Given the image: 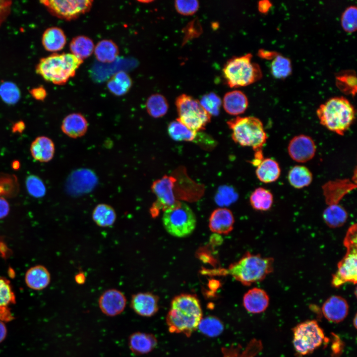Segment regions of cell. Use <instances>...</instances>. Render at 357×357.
Here are the masks:
<instances>
[{"instance_id":"6da1fadb","label":"cell","mask_w":357,"mask_h":357,"mask_svg":"<svg viewBox=\"0 0 357 357\" xmlns=\"http://www.w3.org/2000/svg\"><path fill=\"white\" fill-rule=\"evenodd\" d=\"M202 319V311L198 298L194 295L182 294L175 297L166 317L169 330L182 333L187 337L198 329Z\"/></svg>"},{"instance_id":"7a4b0ae2","label":"cell","mask_w":357,"mask_h":357,"mask_svg":"<svg viewBox=\"0 0 357 357\" xmlns=\"http://www.w3.org/2000/svg\"><path fill=\"white\" fill-rule=\"evenodd\" d=\"M316 113L323 126L340 135H343L348 130L355 118L354 107L343 97L329 99L320 105Z\"/></svg>"},{"instance_id":"3957f363","label":"cell","mask_w":357,"mask_h":357,"mask_svg":"<svg viewBox=\"0 0 357 357\" xmlns=\"http://www.w3.org/2000/svg\"><path fill=\"white\" fill-rule=\"evenodd\" d=\"M83 62L71 53L54 54L41 59L36 72L45 80L56 85H63L73 77Z\"/></svg>"},{"instance_id":"277c9868","label":"cell","mask_w":357,"mask_h":357,"mask_svg":"<svg viewBox=\"0 0 357 357\" xmlns=\"http://www.w3.org/2000/svg\"><path fill=\"white\" fill-rule=\"evenodd\" d=\"M274 258L246 252L227 270L236 280L244 286L263 281L273 271Z\"/></svg>"},{"instance_id":"5b68a950","label":"cell","mask_w":357,"mask_h":357,"mask_svg":"<svg viewBox=\"0 0 357 357\" xmlns=\"http://www.w3.org/2000/svg\"><path fill=\"white\" fill-rule=\"evenodd\" d=\"M232 130V138L243 147H252L255 152L262 151L267 135L263 123L254 117H237L227 121Z\"/></svg>"},{"instance_id":"8992f818","label":"cell","mask_w":357,"mask_h":357,"mask_svg":"<svg viewBox=\"0 0 357 357\" xmlns=\"http://www.w3.org/2000/svg\"><path fill=\"white\" fill-rule=\"evenodd\" d=\"M357 226L356 224L348 229L343 244L347 249L344 257L338 262L337 270L333 274L331 285L338 288L349 283L357 282Z\"/></svg>"},{"instance_id":"52a82bcc","label":"cell","mask_w":357,"mask_h":357,"mask_svg":"<svg viewBox=\"0 0 357 357\" xmlns=\"http://www.w3.org/2000/svg\"><path fill=\"white\" fill-rule=\"evenodd\" d=\"M251 58L252 55L247 54L233 57L227 61L223 73L229 87L246 86L261 78L260 68L257 64L252 62Z\"/></svg>"},{"instance_id":"ba28073f","label":"cell","mask_w":357,"mask_h":357,"mask_svg":"<svg viewBox=\"0 0 357 357\" xmlns=\"http://www.w3.org/2000/svg\"><path fill=\"white\" fill-rule=\"evenodd\" d=\"M162 221L166 231L177 238L188 236L196 225V217L192 209L186 203L179 201L164 211Z\"/></svg>"},{"instance_id":"9c48e42d","label":"cell","mask_w":357,"mask_h":357,"mask_svg":"<svg viewBox=\"0 0 357 357\" xmlns=\"http://www.w3.org/2000/svg\"><path fill=\"white\" fill-rule=\"evenodd\" d=\"M178 120L187 128L198 132L205 129L211 116L204 109L199 101L182 94L176 100Z\"/></svg>"},{"instance_id":"30bf717a","label":"cell","mask_w":357,"mask_h":357,"mask_svg":"<svg viewBox=\"0 0 357 357\" xmlns=\"http://www.w3.org/2000/svg\"><path fill=\"white\" fill-rule=\"evenodd\" d=\"M293 345L296 352L301 356L312 353L322 344L323 330L314 320L301 322L293 329Z\"/></svg>"},{"instance_id":"8fae6325","label":"cell","mask_w":357,"mask_h":357,"mask_svg":"<svg viewBox=\"0 0 357 357\" xmlns=\"http://www.w3.org/2000/svg\"><path fill=\"white\" fill-rule=\"evenodd\" d=\"M43 4L53 15L64 20L74 19L91 9L93 0H47Z\"/></svg>"},{"instance_id":"7c38bea8","label":"cell","mask_w":357,"mask_h":357,"mask_svg":"<svg viewBox=\"0 0 357 357\" xmlns=\"http://www.w3.org/2000/svg\"><path fill=\"white\" fill-rule=\"evenodd\" d=\"M177 179L171 176L165 175L152 183L151 189L156 195L157 200L151 208V213L155 216L160 210H165L177 202L174 192Z\"/></svg>"},{"instance_id":"4fadbf2b","label":"cell","mask_w":357,"mask_h":357,"mask_svg":"<svg viewBox=\"0 0 357 357\" xmlns=\"http://www.w3.org/2000/svg\"><path fill=\"white\" fill-rule=\"evenodd\" d=\"M316 150V145L312 138L304 134L294 136L288 146L289 156L298 163H305L311 160Z\"/></svg>"},{"instance_id":"5bb4252c","label":"cell","mask_w":357,"mask_h":357,"mask_svg":"<svg viewBox=\"0 0 357 357\" xmlns=\"http://www.w3.org/2000/svg\"><path fill=\"white\" fill-rule=\"evenodd\" d=\"M98 303L103 313L108 316L114 317L120 314L124 310L126 298L121 291L111 289L102 294Z\"/></svg>"},{"instance_id":"9a60e30c","label":"cell","mask_w":357,"mask_h":357,"mask_svg":"<svg viewBox=\"0 0 357 357\" xmlns=\"http://www.w3.org/2000/svg\"><path fill=\"white\" fill-rule=\"evenodd\" d=\"M356 187V183L347 178L337 179L326 182L322 186L326 204L328 206L338 204L346 194Z\"/></svg>"},{"instance_id":"2e32d148","label":"cell","mask_w":357,"mask_h":357,"mask_svg":"<svg viewBox=\"0 0 357 357\" xmlns=\"http://www.w3.org/2000/svg\"><path fill=\"white\" fill-rule=\"evenodd\" d=\"M159 297L150 292H140L132 296L130 306L138 315L151 317L159 310Z\"/></svg>"},{"instance_id":"e0dca14e","label":"cell","mask_w":357,"mask_h":357,"mask_svg":"<svg viewBox=\"0 0 357 357\" xmlns=\"http://www.w3.org/2000/svg\"><path fill=\"white\" fill-rule=\"evenodd\" d=\"M322 312L329 321L339 323L343 321L349 312L347 301L339 296H332L327 298L322 307Z\"/></svg>"},{"instance_id":"ac0fdd59","label":"cell","mask_w":357,"mask_h":357,"mask_svg":"<svg viewBox=\"0 0 357 357\" xmlns=\"http://www.w3.org/2000/svg\"><path fill=\"white\" fill-rule=\"evenodd\" d=\"M234 223L235 219L231 211L226 208H219L211 213L209 227L214 233L227 235L233 231Z\"/></svg>"},{"instance_id":"d6986e66","label":"cell","mask_w":357,"mask_h":357,"mask_svg":"<svg viewBox=\"0 0 357 357\" xmlns=\"http://www.w3.org/2000/svg\"><path fill=\"white\" fill-rule=\"evenodd\" d=\"M269 297L263 289L253 288L243 296V305L245 309L251 313H260L268 307Z\"/></svg>"},{"instance_id":"ffe728a7","label":"cell","mask_w":357,"mask_h":357,"mask_svg":"<svg viewBox=\"0 0 357 357\" xmlns=\"http://www.w3.org/2000/svg\"><path fill=\"white\" fill-rule=\"evenodd\" d=\"M157 345V340L152 334L136 332L128 339L130 350L135 355H142L152 352Z\"/></svg>"},{"instance_id":"44dd1931","label":"cell","mask_w":357,"mask_h":357,"mask_svg":"<svg viewBox=\"0 0 357 357\" xmlns=\"http://www.w3.org/2000/svg\"><path fill=\"white\" fill-rule=\"evenodd\" d=\"M88 127V121L83 115L79 113L68 115L63 119L61 124L62 131L72 138L84 135Z\"/></svg>"},{"instance_id":"7402d4cb","label":"cell","mask_w":357,"mask_h":357,"mask_svg":"<svg viewBox=\"0 0 357 357\" xmlns=\"http://www.w3.org/2000/svg\"><path fill=\"white\" fill-rule=\"evenodd\" d=\"M30 151L35 160L40 162H48L54 157L55 144L53 140L47 136H38L31 143Z\"/></svg>"},{"instance_id":"603a6c76","label":"cell","mask_w":357,"mask_h":357,"mask_svg":"<svg viewBox=\"0 0 357 357\" xmlns=\"http://www.w3.org/2000/svg\"><path fill=\"white\" fill-rule=\"evenodd\" d=\"M222 104L225 111L228 114L237 116L245 111L248 102L246 96L242 92L234 90L225 94Z\"/></svg>"},{"instance_id":"cb8c5ba5","label":"cell","mask_w":357,"mask_h":357,"mask_svg":"<svg viewBox=\"0 0 357 357\" xmlns=\"http://www.w3.org/2000/svg\"><path fill=\"white\" fill-rule=\"evenodd\" d=\"M51 281L50 274L44 266L38 265L30 268L26 272L25 282L26 285L34 290L46 288Z\"/></svg>"},{"instance_id":"d4e9b609","label":"cell","mask_w":357,"mask_h":357,"mask_svg":"<svg viewBox=\"0 0 357 357\" xmlns=\"http://www.w3.org/2000/svg\"><path fill=\"white\" fill-rule=\"evenodd\" d=\"M66 42L63 31L58 27L47 28L44 32L42 43L44 49L49 52H56L61 50Z\"/></svg>"},{"instance_id":"484cf974","label":"cell","mask_w":357,"mask_h":357,"mask_svg":"<svg viewBox=\"0 0 357 357\" xmlns=\"http://www.w3.org/2000/svg\"><path fill=\"white\" fill-rule=\"evenodd\" d=\"M15 298L9 281L0 277V319L3 321H10L13 316L9 306L14 303Z\"/></svg>"},{"instance_id":"4316f807","label":"cell","mask_w":357,"mask_h":357,"mask_svg":"<svg viewBox=\"0 0 357 357\" xmlns=\"http://www.w3.org/2000/svg\"><path fill=\"white\" fill-rule=\"evenodd\" d=\"M256 175L262 182L268 183L277 180L281 174L278 163L271 158H264L257 166Z\"/></svg>"},{"instance_id":"83f0119b","label":"cell","mask_w":357,"mask_h":357,"mask_svg":"<svg viewBox=\"0 0 357 357\" xmlns=\"http://www.w3.org/2000/svg\"><path fill=\"white\" fill-rule=\"evenodd\" d=\"M92 218L95 224L101 227L112 226L117 219V214L114 208L105 203H100L94 208Z\"/></svg>"},{"instance_id":"f1b7e54d","label":"cell","mask_w":357,"mask_h":357,"mask_svg":"<svg viewBox=\"0 0 357 357\" xmlns=\"http://www.w3.org/2000/svg\"><path fill=\"white\" fill-rule=\"evenodd\" d=\"M94 52L98 61L103 63H111L118 56L119 51L118 46L113 41L104 39L97 43Z\"/></svg>"},{"instance_id":"f546056e","label":"cell","mask_w":357,"mask_h":357,"mask_svg":"<svg viewBox=\"0 0 357 357\" xmlns=\"http://www.w3.org/2000/svg\"><path fill=\"white\" fill-rule=\"evenodd\" d=\"M323 219L325 224L331 228L343 226L348 219V213L345 209L338 204L328 205L324 210Z\"/></svg>"},{"instance_id":"4dcf8cb0","label":"cell","mask_w":357,"mask_h":357,"mask_svg":"<svg viewBox=\"0 0 357 357\" xmlns=\"http://www.w3.org/2000/svg\"><path fill=\"white\" fill-rule=\"evenodd\" d=\"M94 48L92 40L84 35L74 37L69 44L71 54L82 60L90 57L94 52Z\"/></svg>"},{"instance_id":"1f68e13d","label":"cell","mask_w":357,"mask_h":357,"mask_svg":"<svg viewBox=\"0 0 357 357\" xmlns=\"http://www.w3.org/2000/svg\"><path fill=\"white\" fill-rule=\"evenodd\" d=\"M288 178L292 186L300 189L310 185L313 176L311 171L305 166L296 165L289 171Z\"/></svg>"},{"instance_id":"d6a6232c","label":"cell","mask_w":357,"mask_h":357,"mask_svg":"<svg viewBox=\"0 0 357 357\" xmlns=\"http://www.w3.org/2000/svg\"><path fill=\"white\" fill-rule=\"evenodd\" d=\"M132 80L128 74L120 71L115 73L107 82L109 90L114 95H125L132 86Z\"/></svg>"},{"instance_id":"836d02e7","label":"cell","mask_w":357,"mask_h":357,"mask_svg":"<svg viewBox=\"0 0 357 357\" xmlns=\"http://www.w3.org/2000/svg\"><path fill=\"white\" fill-rule=\"evenodd\" d=\"M249 200L254 209L265 211L271 208L273 203V196L269 190L260 187L252 192Z\"/></svg>"},{"instance_id":"e575fe53","label":"cell","mask_w":357,"mask_h":357,"mask_svg":"<svg viewBox=\"0 0 357 357\" xmlns=\"http://www.w3.org/2000/svg\"><path fill=\"white\" fill-rule=\"evenodd\" d=\"M145 107L148 114L154 118H159L165 116L169 109L166 98L158 93L150 96L147 99Z\"/></svg>"},{"instance_id":"d590c367","label":"cell","mask_w":357,"mask_h":357,"mask_svg":"<svg viewBox=\"0 0 357 357\" xmlns=\"http://www.w3.org/2000/svg\"><path fill=\"white\" fill-rule=\"evenodd\" d=\"M168 132L172 139L178 141H192L197 136V132L187 128L178 120L170 122Z\"/></svg>"},{"instance_id":"8d00e7d4","label":"cell","mask_w":357,"mask_h":357,"mask_svg":"<svg viewBox=\"0 0 357 357\" xmlns=\"http://www.w3.org/2000/svg\"><path fill=\"white\" fill-rule=\"evenodd\" d=\"M198 328L203 334L214 337L222 333L224 326L218 318L210 316L204 318H202Z\"/></svg>"},{"instance_id":"74e56055","label":"cell","mask_w":357,"mask_h":357,"mask_svg":"<svg viewBox=\"0 0 357 357\" xmlns=\"http://www.w3.org/2000/svg\"><path fill=\"white\" fill-rule=\"evenodd\" d=\"M271 71L272 75L277 78L287 77L292 71L290 60L281 55L276 56L271 63Z\"/></svg>"},{"instance_id":"f35d334b","label":"cell","mask_w":357,"mask_h":357,"mask_svg":"<svg viewBox=\"0 0 357 357\" xmlns=\"http://www.w3.org/2000/svg\"><path fill=\"white\" fill-rule=\"evenodd\" d=\"M0 97L5 103L14 105L20 98V91L13 82L5 81L0 85Z\"/></svg>"},{"instance_id":"ab89813d","label":"cell","mask_w":357,"mask_h":357,"mask_svg":"<svg viewBox=\"0 0 357 357\" xmlns=\"http://www.w3.org/2000/svg\"><path fill=\"white\" fill-rule=\"evenodd\" d=\"M25 185L28 194L33 197L40 198L46 194V186L41 178L36 175L28 176L25 180Z\"/></svg>"},{"instance_id":"60d3db41","label":"cell","mask_w":357,"mask_h":357,"mask_svg":"<svg viewBox=\"0 0 357 357\" xmlns=\"http://www.w3.org/2000/svg\"><path fill=\"white\" fill-rule=\"evenodd\" d=\"M199 102L204 109L211 116H218L222 104L221 98L215 93L210 92L204 95Z\"/></svg>"},{"instance_id":"b9f144b4","label":"cell","mask_w":357,"mask_h":357,"mask_svg":"<svg viewBox=\"0 0 357 357\" xmlns=\"http://www.w3.org/2000/svg\"><path fill=\"white\" fill-rule=\"evenodd\" d=\"M336 83L338 87L346 94L356 95L357 91V79L356 75L346 72L338 75L336 77Z\"/></svg>"},{"instance_id":"7bdbcfd3","label":"cell","mask_w":357,"mask_h":357,"mask_svg":"<svg viewBox=\"0 0 357 357\" xmlns=\"http://www.w3.org/2000/svg\"><path fill=\"white\" fill-rule=\"evenodd\" d=\"M18 190V184L15 176L9 174L0 175V196H11Z\"/></svg>"},{"instance_id":"ee69618b","label":"cell","mask_w":357,"mask_h":357,"mask_svg":"<svg viewBox=\"0 0 357 357\" xmlns=\"http://www.w3.org/2000/svg\"><path fill=\"white\" fill-rule=\"evenodd\" d=\"M341 25L347 32L353 33L357 28V10L355 6L346 9L341 17Z\"/></svg>"},{"instance_id":"f6af8a7d","label":"cell","mask_w":357,"mask_h":357,"mask_svg":"<svg viewBox=\"0 0 357 357\" xmlns=\"http://www.w3.org/2000/svg\"><path fill=\"white\" fill-rule=\"evenodd\" d=\"M199 2L196 0H176L175 7L177 12L183 15H191L198 9Z\"/></svg>"},{"instance_id":"bcb514c9","label":"cell","mask_w":357,"mask_h":357,"mask_svg":"<svg viewBox=\"0 0 357 357\" xmlns=\"http://www.w3.org/2000/svg\"><path fill=\"white\" fill-rule=\"evenodd\" d=\"M11 5L10 0H0V26L9 15Z\"/></svg>"},{"instance_id":"7dc6e473","label":"cell","mask_w":357,"mask_h":357,"mask_svg":"<svg viewBox=\"0 0 357 357\" xmlns=\"http://www.w3.org/2000/svg\"><path fill=\"white\" fill-rule=\"evenodd\" d=\"M32 96L36 100L43 101L47 96L46 90L43 87L33 88L30 91Z\"/></svg>"},{"instance_id":"c3c4849f","label":"cell","mask_w":357,"mask_h":357,"mask_svg":"<svg viewBox=\"0 0 357 357\" xmlns=\"http://www.w3.org/2000/svg\"><path fill=\"white\" fill-rule=\"evenodd\" d=\"M10 206L7 201L3 197L0 196V219L6 217L9 214Z\"/></svg>"},{"instance_id":"681fc988","label":"cell","mask_w":357,"mask_h":357,"mask_svg":"<svg viewBox=\"0 0 357 357\" xmlns=\"http://www.w3.org/2000/svg\"><path fill=\"white\" fill-rule=\"evenodd\" d=\"M335 337V339L332 342L331 348L333 356H337L342 353L343 345L340 339L337 338L338 337L336 336Z\"/></svg>"},{"instance_id":"f907efd6","label":"cell","mask_w":357,"mask_h":357,"mask_svg":"<svg viewBox=\"0 0 357 357\" xmlns=\"http://www.w3.org/2000/svg\"><path fill=\"white\" fill-rule=\"evenodd\" d=\"M25 128V123L23 121L15 122L12 126V131L13 133H22Z\"/></svg>"},{"instance_id":"816d5d0a","label":"cell","mask_w":357,"mask_h":357,"mask_svg":"<svg viewBox=\"0 0 357 357\" xmlns=\"http://www.w3.org/2000/svg\"><path fill=\"white\" fill-rule=\"evenodd\" d=\"M270 5L268 1H261L258 4V9L260 12L265 13L269 10Z\"/></svg>"},{"instance_id":"f5cc1de1","label":"cell","mask_w":357,"mask_h":357,"mask_svg":"<svg viewBox=\"0 0 357 357\" xmlns=\"http://www.w3.org/2000/svg\"><path fill=\"white\" fill-rule=\"evenodd\" d=\"M6 335V328L3 321L0 319V343L5 338Z\"/></svg>"},{"instance_id":"db71d44e","label":"cell","mask_w":357,"mask_h":357,"mask_svg":"<svg viewBox=\"0 0 357 357\" xmlns=\"http://www.w3.org/2000/svg\"><path fill=\"white\" fill-rule=\"evenodd\" d=\"M85 280L86 277L83 272H79L75 276V281L78 284L81 285L84 284Z\"/></svg>"},{"instance_id":"11a10c76","label":"cell","mask_w":357,"mask_h":357,"mask_svg":"<svg viewBox=\"0 0 357 357\" xmlns=\"http://www.w3.org/2000/svg\"><path fill=\"white\" fill-rule=\"evenodd\" d=\"M12 168H13V169H14V170H17V169H18L19 168V167H20V163H19V162L18 161H17V160L14 161L12 163Z\"/></svg>"},{"instance_id":"9f6ffc18","label":"cell","mask_w":357,"mask_h":357,"mask_svg":"<svg viewBox=\"0 0 357 357\" xmlns=\"http://www.w3.org/2000/svg\"><path fill=\"white\" fill-rule=\"evenodd\" d=\"M353 324L355 328H357V314H356L355 317L353 319Z\"/></svg>"}]
</instances>
